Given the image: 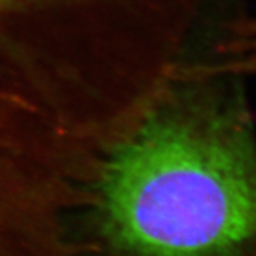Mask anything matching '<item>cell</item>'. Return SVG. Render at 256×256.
<instances>
[{
	"label": "cell",
	"instance_id": "obj_1",
	"mask_svg": "<svg viewBox=\"0 0 256 256\" xmlns=\"http://www.w3.org/2000/svg\"><path fill=\"white\" fill-rule=\"evenodd\" d=\"M100 256H242L256 244V136L236 101L152 116L106 162L94 195Z\"/></svg>",
	"mask_w": 256,
	"mask_h": 256
},
{
	"label": "cell",
	"instance_id": "obj_2",
	"mask_svg": "<svg viewBox=\"0 0 256 256\" xmlns=\"http://www.w3.org/2000/svg\"><path fill=\"white\" fill-rule=\"evenodd\" d=\"M229 70L256 76V18L240 23L229 43Z\"/></svg>",
	"mask_w": 256,
	"mask_h": 256
}]
</instances>
